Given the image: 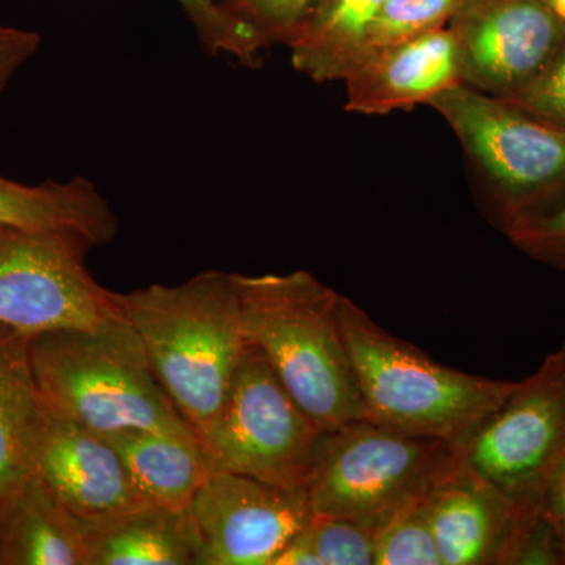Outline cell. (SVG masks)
Masks as SVG:
<instances>
[{
  "label": "cell",
  "mask_w": 565,
  "mask_h": 565,
  "mask_svg": "<svg viewBox=\"0 0 565 565\" xmlns=\"http://www.w3.org/2000/svg\"><path fill=\"white\" fill-rule=\"evenodd\" d=\"M156 377L200 444L225 403L247 341L234 274L204 270L180 285L115 292Z\"/></svg>",
  "instance_id": "6da1fadb"
},
{
  "label": "cell",
  "mask_w": 565,
  "mask_h": 565,
  "mask_svg": "<svg viewBox=\"0 0 565 565\" xmlns=\"http://www.w3.org/2000/svg\"><path fill=\"white\" fill-rule=\"evenodd\" d=\"M245 341L322 433L366 419L340 326L341 294L307 270L234 274Z\"/></svg>",
  "instance_id": "7a4b0ae2"
},
{
  "label": "cell",
  "mask_w": 565,
  "mask_h": 565,
  "mask_svg": "<svg viewBox=\"0 0 565 565\" xmlns=\"http://www.w3.org/2000/svg\"><path fill=\"white\" fill-rule=\"evenodd\" d=\"M340 326L367 422L460 448L519 382L435 362L341 296Z\"/></svg>",
  "instance_id": "3957f363"
},
{
  "label": "cell",
  "mask_w": 565,
  "mask_h": 565,
  "mask_svg": "<svg viewBox=\"0 0 565 565\" xmlns=\"http://www.w3.org/2000/svg\"><path fill=\"white\" fill-rule=\"evenodd\" d=\"M31 355L44 407L93 433L195 435L156 377L139 334L125 318L96 329L36 334Z\"/></svg>",
  "instance_id": "277c9868"
},
{
  "label": "cell",
  "mask_w": 565,
  "mask_h": 565,
  "mask_svg": "<svg viewBox=\"0 0 565 565\" xmlns=\"http://www.w3.org/2000/svg\"><path fill=\"white\" fill-rule=\"evenodd\" d=\"M460 465L455 445L360 419L322 433L305 490L313 514L375 527L422 503Z\"/></svg>",
  "instance_id": "5b68a950"
},
{
  "label": "cell",
  "mask_w": 565,
  "mask_h": 565,
  "mask_svg": "<svg viewBox=\"0 0 565 565\" xmlns=\"http://www.w3.org/2000/svg\"><path fill=\"white\" fill-rule=\"evenodd\" d=\"M481 174L500 228L565 196V129L457 84L430 99Z\"/></svg>",
  "instance_id": "8992f818"
},
{
  "label": "cell",
  "mask_w": 565,
  "mask_h": 565,
  "mask_svg": "<svg viewBox=\"0 0 565 565\" xmlns=\"http://www.w3.org/2000/svg\"><path fill=\"white\" fill-rule=\"evenodd\" d=\"M321 437L262 351L247 344L202 446L214 473L305 489Z\"/></svg>",
  "instance_id": "52a82bcc"
},
{
  "label": "cell",
  "mask_w": 565,
  "mask_h": 565,
  "mask_svg": "<svg viewBox=\"0 0 565 565\" xmlns=\"http://www.w3.org/2000/svg\"><path fill=\"white\" fill-rule=\"evenodd\" d=\"M93 248L76 233L0 226V323L36 337L125 318L88 269Z\"/></svg>",
  "instance_id": "ba28073f"
},
{
  "label": "cell",
  "mask_w": 565,
  "mask_h": 565,
  "mask_svg": "<svg viewBox=\"0 0 565 565\" xmlns=\"http://www.w3.org/2000/svg\"><path fill=\"white\" fill-rule=\"evenodd\" d=\"M465 467L515 503L542 509L565 462V344L486 419L462 446Z\"/></svg>",
  "instance_id": "9c48e42d"
},
{
  "label": "cell",
  "mask_w": 565,
  "mask_h": 565,
  "mask_svg": "<svg viewBox=\"0 0 565 565\" xmlns=\"http://www.w3.org/2000/svg\"><path fill=\"white\" fill-rule=\"evenodd\" d=\"M200 565H274L313 516L307 490L214 473L188 508Z\"/></svg>",
  "instance_id": "30bf717a"
},
{
  "label": "cell",
  "mask_w": 565,
  "mask_h": 565,
  "mask_svg": "<svg viewBox=\"0 0 565 565\" xmlns=\"http://www.w3.org/2000/svg\"><path fill=\"white\" fill-rule=\"evenodd\" d=\"M468 87L509 99L565 44V21L545 0H465L449 22Z\"/></svg>",
  "instance_id": "8fae6325"
},
{
  "label": "cell",
  "mask_w": 565,
  "mask_h": 565,
  "mask_svg": "<svg viewBox=\"0 0 565 565\" xmlns=\"http://www.w3.org/2000/svg\"><path fill=\"white\" fill-rule=\"evenodd\" d=\"M424 514L441 565L515 564L542 509H527L463 462L430 490Z\"/></svg>",
  "instance_id": "7c38bea8"
},
{
  "label": "cell",
  "mask_w": 565,
  "mask_h": 565,
  "mask_svg": "<svg viewBox=\"0 0 565 565\" xmlns=\"http://www.w3.org/2000/svg\"><path fill=\"white\" fill-rule=\"evenodd\" d=\"M33 475L81 525H99L148 504L109 438L47 408Z\"/></svg>",
  "instance_id": "4fadbf2b"
},
{
  "label": "cell",
  "mask_w": 565,
  "mask_h": 565,
  "mask_svg": "<svg viewBox=\"0 0 565 565\" xmlns=\"http://www.w3.org/2000/svg\"><path fill=\"white\" fill-rule=\"evenodd\" d=\"M344 82L345 109L355 114L386 115L429 104L463 84L455 33L438 29L382 47L356 63Z\"/></svg>",
  "instance_id": "5bb4252c"
},
{
  "label": "cell",
  "mask_w": 565,
  "mask_h": 565,
  "mask_svg": "<svg viewBox=\"0 0 565 565\" xmlns=\"http://www.w3.org/2000/svg\"><path fill=\"white\" fill-rule=\"evenodd\" d=\"M31 341L29 334L0 323V514L35 473L46 424Z\"/></svg>",
  "instance_id": "9a60e30c"
},
{
  "label": "cell",
  "mask_w": 565,
  "mask_h": 565,
  "mask_svg": "<svg viewBox=\"0 0 565 565\" xmlns=\"http://www.w3.org/2000/svg\"><path fill=\"white\" fill-rule=\"evenodd\" d=\"M0 226L76 233L104 247L117 237L120 223L88 178L22 184L0 177Z\"/></svg>",
  "instance_id": "2e32d148"
},
{
  "label": "cell",
  "mask_w": 565,
  "mask_h": 565,
  "mask_svg": "<svg viewBox=\"0 0 565 565\" xmlns=\"http://www.w3.org/2000/svg\"><path fill=\"white\" fill-rule=\"evenodd\" d=\"M82 530L87 565H200V539L188 509L148 503Z\"/></svg>",
  "instance_id": "e0dca14e"
},
{
  "label": "cell",
  "mask_w": 565,
  "mask_h": 565,
  "mask_svg": "<svg viewBox=\"0 0 565 565\" xmlns=\"http://www.w3.org/2000/svg\"><path fill=\"white\" fill-rule=\"evenodd\" d=\"M0 565H87L81 523L39 476L0 514Z\"/></svg>",
  "instance_id": "ac0fdd59"
},
{
  "label": "cell",
  "mask_w": 565,
  "mask_h": 565,
  "mask_svg": "<svg viewBox=\"0 0 565 565\" xmlns=\"http://www.w3.org/2000/svg\"><path fill=\"white\" fill-rule=\"evenodd\" d=\"M107 438L120 452L134 484L148 503L188 509L214 475L195 435L128 430Z\"/></svg>",
  "instance_id": "d6986e66"
},
{
  "label": "cell",
  "mask_w": 565,
  "mask_h": 565,
  "mask_svg": "<svg viewBox=\"0 0 565 565\" xmlns=\"http://www.w3.org/2000/svg\"><path fill=\"white\" fill-rule=\"evenodd\" d=\"M385 0H322L288 44L294 68L316 82L344 81Z\"/></svg>",
  "instance_id": "ffe728a7"
},
{
  "label": "cell",
  "mask_w": 565,
  "mask_h": 565,
  "mask_svg": "<svg viewBox=\"0 0 565 565\" xmlns=\"http://www.w3.org/2000/svg\"><path fill=\"white\" fill-rule=\"evenodd\" d=\"M191 22L196 40L211 55H226L255 66L266 51L262 39L214 0H174Z\"/></svg>",
  "instance_id": "44dd1931"
},
{
  "label": "cell",
  "mask_w": 565,
  "mask_h": 565,
  "mask_svg": "<svg viewBox=\"0 0 565 565\" xmlns=\"http://www.w3.org/2000/svg\"><path fill=\"white\" fill-rule=\"evenodd\" d=\"M463 3L465 0H385L371 25L359 62L390 44L448 28Z\"/></svg>",
  "instance_id": "7402d4cb"
},
{
  "label": "cell",
  "mask_w": 565,
  "mask_h": 565,
  "mask_svg": "<svg viewBox=\"0 0 565 565\" xmlns=\"http://www.w3.org/2000/svg\"><path fill=\"white\" fill-rule=\"evenodd\" d=\"M423 501L374 527V565H441Z\"/></svg>",
  "instance_id": "603a6c76"
},
{
  "label": "cell",
  "mask_w": 565,
  "mask_h": 565,
  "mask_svg": "<svg viewBox=\"0 0 565 565\" xmlns=\"http://www.w3.org/2000/svg\"><path fill=\"white\" fill-rule=\"evenodd\" d=\"M322 0H225L233 17L243 21L262 39L264 46H288L305 21Z\"/></svg>",
  "instance_id": "cb8c5ba5"
},
{
  "label": "cell",
  "mask_w": 565,
  "mask_h": 565,
  "mask_svg": "<svg viewBox=\"0 0 565 565\" xmlns=\"http://www.w3.org/2000/svg\"><path fill=\"white\" fill-rule=\"evenodd\" d=\"M305 530L321 565H374V527L313 514Z\"/></svg>",
  "instance_id": "d4e9b609"
},
{
  "label": "cell",
  "mask_w": 565,
  "mask_h": 565,
  "mask_svg": "<svg viewBox=\"0 0 565 565\" xmlns=\"http://www.w3.org/2000/svg\"><path fill=\"white\" fill-rule=\"evenodd\" d=\"M503 233L534 262L565 270V196L545 211L512 223Z\"/></svg>",
  "instance_id": "484cf974"
},
{
  "label": "cell",
  "mask_w": 565,
  "mask_h": 565,
  "mask_svg": "<svg viewBox=\"0 0 565 565\" xmlns=\"http://www.w3.org/2000/svg\"><path fill=\"white\" fill-rule=\"evenodd\" d=\"M505 102L539 120L565 129V44L531 84Z\"/></svg>",
  "instance_id": "4316f807"
},
{
  "label": "cell",
  "mask_w": 565,
  "mask_h": 565,
  "mask_svg": "<svg viewBox=\"0 0 565 565\" xmlns=\"http://www.w3.org/2000/svg\"><path fill=\"white\" fill-rule=\"evenodd\" d=\"M41 46L40 33L0 25V93Z\"/></svg>",
  "instance_id": "83f0119b"
},
{
  "label": "cell",
  "mask_w": 565,
  "mask_h": 565,
  "mask_svg": "<svg viewBox=\"0 0 565 565\" xmlns=\"http://www.w3.org/2000/svg\"><path fill=\"white\" fill-rule=\"evenodd\" d=\"M544 509L563 535L565 546V462L561 465L555 478L550 482L545 493Z\"/></svg>",
  "instance_id": "f1b7e54d"
},
{
  "label": "cell",
  "mask_w": 565,
  "mask_h": 565,
  "mask_svg": "<svg viewBox=\"0 0 565 565\" xmlns=\"http://www.w3.org/2000/svg\"><path fill=\"white\" fill-rule=\"evenodd\" d=\"M305 527L275 557L274 565H321Z\"/></svg>",
  "instance_id": "f546056e"
},
{
  "label": "cell",
  "mask_w": 565,
  "mask_h": 565,
  "mask_svg": "<svg viewBox=\"0 0 565 565\" xmlns=\"http://www.w3.org/2000/svg\"><path fill=\"white\" fill-rule=\"evenodd\" d=\"M548 3L550 9L555 11L561 20L565 21V0H545Z\"/></svg>",
  "instance_id": "4dcf8cb0"
},
{
  "label": "cell",
  "mask_w": 565,
  "mask_h": 565,
  "mask_svg": "<svg viewBox=\"0 0 565 565\" xmlns=\"http://www.w3.org/2000/svg\"><path fill=\"white\" fill-rule=\"evenodd\" d=\"M214 2L223 3V2H225V0H214Z\"/></svg>",
  "instance_id": "1f68e13d"
},
{
  "label": "cell",
  "mask_w": 565,
  "mask_h": 565,
  "mask_svg": "<svg viewBox=\"0 0 565 565\" xmlns=\"http://www.w3.org/2000/svg\"><path fill=\"white\" fill-rule=\"evenodd\" d=\"M564 559H565V546H564Z\"/></svg>",
  "instance_id": "d6a6232c"
},
{
  "label": "cell",
  "mask_w": 565,
  "mask_h": 565,
  "mask_svg": "<svg viewBox=\"0 0 565 565\" xmlns=\"http://www.w3.org/2000/svg\"><path fill=\"white\" fill-rule=\"evenodd\" d=\"M564 344H565V341H564Z\"/></svg>",
  "instance_id": "836d02e7"
}]
</instances>
